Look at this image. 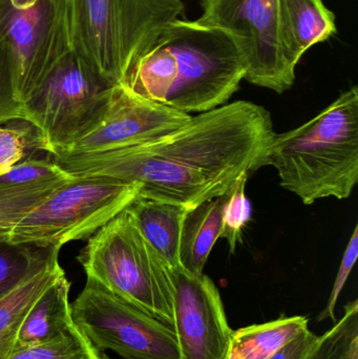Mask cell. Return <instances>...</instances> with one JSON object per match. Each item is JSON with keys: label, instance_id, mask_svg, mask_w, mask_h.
<instances>
[{"label": "cell", "instance_id": "1", "mask_svg": "<svg viewBox=\"0 0 358 359\" xmlns=\"http://www.w3.org/2000/svg\"><path fill=\"white\" fill-rule=\"evenodd\" d=\"M270 113L235 101L153 140L101 153L52 155L69 176L138 184L139 196L191 208L222 196L241 175L263 168L275 137Z\"/></svg>", "mask_w": 358, "mask_h": 359}, {"label": "cell", "instance_id": "2", "mask_svg": "<svg viewBox=\"0 0 358 359\" xmlns=\"http://www.w3.org/2000/svg\"><path fill=\"white\" fill-rule=\"evenodd\" d=\"M245 73L233 36L178 18L155 34L120 86L147 100L200 114L226 104Z\"/></svg>", "mask_w": 358, "mask_h": 359}, {"label": "cell", "instance_id": "3", "mask_svg": "<svg viewBox=\"0 0 358 359\" xmlns=\"http://www.w3.org/2000/svg\"><path fill=\"white\" fill-rule=\"evenodd\" d=\"M268 165L304 204L349 198L358 182L357 86L303 126L275 134L263 161Z\"/></svg>", "mask_w": 358, "mask_h": 359}, {"label": "cell", "instance_id": "4", "mask_svg": "<svg viewBox=\"0 0 358 359\" xmlns=\"http://www.w3.org/2000/svg\"><path fill=\"white\" fill-rule=\"evenodd\" d=\"M184 10L181 0H69L71 52L118 86L155 34Z\"/></svg>", "mask_w": 358, "mask_h": 359}, {"label": "cell", "instance_id": "5", "mask_svg": "<svg viewBox=\"0 0 358 359\" xmlns=\"http://www.w3.org/2000/svg\"><path fill=\"white\" fill-rule=\"evenodd\" d=\"M88 278L174 327V294L167 266L128 211L97 230L77 257Z\"/></svg>", "mask_w": 358, "mask_h": 359}, {"label": "cell", "instance_id": "6", "mask_svg": "<svg viewBox=\"0 0 358 359\" xmlns=\"http://www.w3.org/2000/svg\"><path fill=\"white\" fill-rule=\"evenodd\" d=\"M69 52L21 107V121L34 128L37 149L65 151L100 123L113 88Z\"/></svg>", "mask_w": 358, "mask_h": 359}, {"label": "cell", "instance_id": "7", "mask_svg": "<svg viewBox=\"0 0 358 359\" xmlns=\"http://www.w3.org/2000/svg\"><path fill=\"white\" fill-rule=\"evenodd\" d=\"M139 189L106 177H73L19 222L10 242L61 249L90 238L130 206Z\"/></svg>", "mask_w": 358, "mask_h": 359}, {"label": "cell", "instance_id": "8", "mask_svg": "<svg viewBox=\"0 0 358 359\" xmlns=\"http://www.w3.org/2000/svg\"><path fill=\"white\" fill-rule=\"evenodd\" d=\"M0 32L19 107L71 52L69 0H0Z\"/></svg>", "mask_w": 358, "mask_h": 359}, {"label": "cell", "instance_id": "9", "mask_svg": "<svg viewBox=\"0 0 358 359\" xmlns=\"http://www.w3.org/2000/svg\"><path fill=\"white\" fill-rule=\"evenodd\" d=\"M78 330L98 351L122 359H180L174 328L88 278L71 304Z\"/></svg>", "mask_w": 358, "mask_h": 359}, {"label": "cell", "instance_id": "10", "mask_svg": "<svg viewBox=\"0 0 358 359\" xmlns=\"http://www.w3.org/2000/svg\"><path fill=\"white\" fill-rule=\"evenodd\" d=\"M198 22L233 36L245 65V77L254 86L277 94L290 90L296 71L284 59L279 35L277 0H201Z\"/></svg>", "mask_w": 358, "mask_h": 359}, {"label": "cell", "instance_id": "11", "mask_svg": "<svg viewBox=\"0 0 358 359\" xmlns=\"http://www.w3.org/2000/svg\"><path fill=\"white\" fill-rule=\"evenodd\" d=\"M174 294V331L180 359H227L233 329L218 287L205 274L168 268Z\"/></svg>", "mask_w": 358, "mask_h": 359}, {"label": "cell", "instance_id": "12", "mask_svg": "<svg viewBox=\"0 0 358 359\" xmlns=\"http://www.w3.org/2000/svg\"><path fill=\"white\" fill-rule=\"evenodd\" d=\"M191 117V114L137 96L118 84L99 126L60 153H101L134 147L184 126Z\"/></svg>", "mask_w": 358, "mask_h": 359}, {"label": "cell", "instance_id": "13", "mask_svg": "<svg viewBox=\"0 0 358 359\" xmlns=\"http://www.w3.org/2000/svg\"><path fill=\"white\" fill-rule=\"evenodd\" d=\"M279 35L286 63L296 71L303 55L336 35V15L323 0H277Z\"/></svg>", "mask_w": 358, "mask_h": 359}, {"label": "cell", "instance_id": "14", "mask_svg": "<svg viewBox=\"0 0 358 359\" xmlns=\"http://www.w3.org/2000/svg\"><path fill=\"white\" fill-rule=\"evenodd\" d=\"M69 290L71 283L62 272L27 312L13 352L50 343L74 327Z\"/></svg>", "mask_w": 358, "mask_h": 359}, {"label": "cell", "instance_id": "15", "mask_svg": "<svg viewBox=\"0 0 358 359\" xmlns=\"http://www.w3.org/2000/svg\"><path fill=\"white\" fill-rule=\"evenodd\" d=\"M187 207L138 196L125 210L168 268L180 267L179 246Z\"/></svg>", "mask_w": 358, "mask_h": 359}, {"label": "cell", "instance_id": "16", "mask_svg": "<svg viewBox=\"0 0 358 359\" xmlns=\"http://www.w3.org/2000/svg\"><path fill=\"white\" fill-rule=\"evenodd\" d=\"M224 194L187 209L179 246L180 267L193 276L203 274L210 252L222 231Z\"/></svg>", "mask_w": 358, "mask_h": 359}, {"label": "cell", "instance_id": "17", "mask_svg": "<svg viewBox=\"0 0 358 359\" xmlns=\"http://www.w3.org/2000/svg\"><path fill=\"white\" fill-rule=\"evenodd\" d=\"M309 329L306 316H281L233 331L227 359H269Z\"/></svg>", "mask_w": 358, "mask_h": 359}, {"label": "cell", "instance_id": "18", "mask_svg": "<svg viewBox=\"0 0 358 359\" xmlns=\"http://www.w3.org/2000/svg\"><path fill=\"white\" fill-rule=\"evenodd\" d=\"M58 259L0 299V359H8L32 306L62 273Z\"/></svg>", "mask_w": 358, "mask_h": 359}, {"label": "cell", "instance_id": "19", "mask_svg": "<svg viewBox=\"0 0 358 359\" xmlns=\"http://www.w3.org/2000/svg\"><path fill=\"white\" fill-rule=\"evenodd\" d=\"M60 249L0 243V299L58 259Z\"/></svg>", "mask_w": 358, "mask_h": 359}, {"label": "cell", "instance_id": "20", "mask_svg": "<svg viewBox=\"0 0 358 359\" xmlns=\"http://www.w3.org/2000/svg\"><path fill=\"white\" fill-rule=\"evenodd\" d=\"M71 179L34 185H0V243L10 242L19 222Z\"/></svg>", "mask_w": 358, "mask_h": 359}, {"label": "cell", "instance_id": "21", "mask_svg": "<svg viewBox=\"0 0 358 359\" xmlns=\"http://www.w3.org/2000/svg\"><path fill=\"white\" fill-rule=\"evenodd\" d=\"M304 359H358V301L345 306L343 318L323 335Z\"/></svg>", "mask_w": 358, "mask_h": 359}, {"label": "cell", "instance_id": "22", "mask_svg": "<svg viewBox=\"0 0 358 359\" xmlns=\"http://www.w3.org/2000/svg\"><path fill=\"white\" fill-rule=\"evenodd\" d=\"M100 353L74 325L58 339L13 352L8 359H101Z\"/></svg>", "mask_w": 358, "mask_h": 359}, {"label": "cell", "instance_id": "23", "mask_svg": "<svg viewBox=\"0 0 358 359\" xmlns=\"http://www.w3.org/2000/svg\"><path fill=\"white\" fill-rule=\"evenodd\" d=\"M247 179L248 174L241 175L224 194L221 238L228 242L231 255L241 242L244 227L252 217V204L245 194Z\"/></svg>", "mask_w": 358, "mask_h": 359}, {"label": "cell", "instance_id": "24", "mask_svg": "<svg viewBox=\"0 0 358 359\" xmlns=\"http://www.w3.org/2000/svg\"><path fill=\"white\" fill-rule=\"evenodd\" d=\"M71 177L52 159L22 160L0 174V185H34Z\"/></svg>", "mask_w": 358, "mask_h": 359}, {"label": "cell", "instance_id": "25", "mask_svg": "<svg viewBox=\"0 0 358 359\" xmlns=\"http://www.w3.org/2000/svg\"><path fill=\"white\" fill-rule=\"evenodd\" d=\"M29 147H35V136L20 128L0 126V174L22 161Z\"/></svg>", "mask_w": 358, "mask_h": 359}, {"label": "cell", "instance_id": "26", "mask_svg": "<svg viewBox=\"0 0 358 359\" xmlns=\"http://www.w3.org/2000/svg\"><path fill=\"white\" fill-rule=\"evenodd\" d=\"M358 257V226H355L353 230L350 241L347 245L346 250L343 257L342 263H340V269L336 276V282L333 284L331 293H330L329 299L327 305L324 308L323 311L317 316V322H323L326 320H332L334 323L338 322L336 316V304H338V297L346 285L347 280L354 267L355 262Z\"/></svg>", "mask_w": 358, "mask_h": 359}, {"label": "cell", "instance_id": "27", "mask_svg": "<svg viewBox=\"0 0 358 359\" xmlns=\"http://www.w3.org/2000/svg\"><path fill=\"white\" fill-rule=\"evenodd\" d=\"M21 121V109L14 98L10 58L0 32V123Z\"/></svg>", "mask_w": 358, "mask_h": 359}, {"label": "cell", "instance_id": "28", "mask_svg": "<svg viewBox=\"0 0 358 359\" xmlns=\"http://www.w3.org/2000/svg\"><path fill=\"white\" fill-rule=\"evenodd\" d=\"M317 337L319 335L315 334L308 329L269 359H304L309 350L315 345Z\"/></svg>", "mask_w": 358, "mask_h": 359}, {"label": "cell", "instance_id": "29", "mask_svg": "<svg viewBox=\"0 0 358 359\" xmlns=\"http://www.w3.org/2000/svg\"><path fill=\"white\" fill-rule=\"evenodd\" d=\"M100 356H101V359H113V358H109V356L107 355V354L105 353V352H101Z\"/></svg>", "mask_w": 358, "mask_h": 359}]
</instances>
